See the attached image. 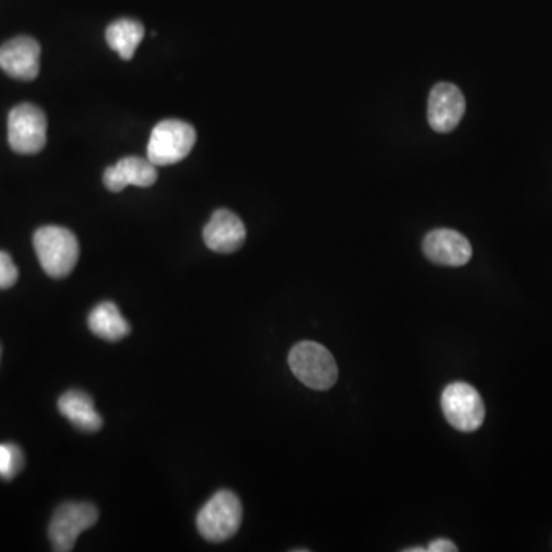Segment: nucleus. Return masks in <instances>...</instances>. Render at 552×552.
I'll return each mask as SVG.
<instances>
[{
    "instance_id": "nucleus-11",
    "label": "nucleus",
    "mask_w": 552,
    "mask_h": 552,
    "mask_svg": "<svg viewBox=\"0 0 552 552\" xmlns=\"http://www.w3.org/2000/svg\"><path fill=\"white\" fill-rule=\"evenodd\" d=\"M246 226L241 218L227 209L214 212L203 230V240L217 253H234L246 241Z\"/></svg>"
},
{
    "instance_id": "nucleus-14",
    "label": "nucleus",
    "mask_w": 552,
    "mask_h": 552,
    "mask_svg": "<svg viewBox=\"0 0 552 552\" xmlns=\"http://www.w3.org/2000/svg\"><path fill=\"white\" fill-rule=\"evenodd\" d=\"M88 326L94 335L111 342L120 341L131 332L129 322L123 318L119 307L111 301H105L91 310Z\"/></svg>"
},
{
    "instance_id": "nucleus-16",
    "label": "nucleus",
    "mask_w": 552,
    "mask_h": 552,
    "mask_svg": "<svg viewBox=\"0 0 552 552\" xmlns=\"http://www.w3.org/2000/svg\"><path fill=\"white\" fill-rule=\"evenodd\" d=\"M25 456L14 444H0V477L11 480L22 471Z\"/></svg>"
},
{
    "instance_id": "nucleus-4",
    "label": "nucleus",
    "mask_w": 552,
    "mask_h": 552,
    "mask_svg": "<svg viewBox=\"0 0 552 552\" xmlns=\"http://www.w3.org/2000/svg\"><path fill=\"white\" fill-rule=\"evenodd\" d=\"M197 143V132L181 120H165L151 132L148 158L155 166L175 165L188 157Z\"/></svg>"
},
{
    "instance_id": "nucleus-15",
    "label": "nucleus",
    "mask_w": 552,
    "mask_h": 552,
    "mask_svg": "<svg viewBox=\"0 0 552 552\" xmlns=\"http://www.w3.org/2000/svg\"><path fill=\"white\" fill-rule=\"evenodd\" d=\"M145 37V27L134 19H119L106 30V42L123 60H131Z\"/></svg>"
},
{
    "instance_id": "nucleus-3",
    "label": "nucleus",
    "mask_w": 552,
    "mask_h": 552,
    "mask_svg": "<svg viewBox=\"0 0 552 552\" xmlns=\"http://www.w3.org/2000/svg\"><path fill=\"white\" fill-rule=\"evenodd\" d=\"M243 520V506L229 490L215 493L197 516V528L209 542H226L237 534Z\"/></svg>"
},
{
    "instance_id": "nucleus-18",
    "label": "nucleus",
    "mask_w": 552,
    "mask_h": 552,
    "mask_svg": "<svg viewBox=\"0 0 552 552\" xmlns=\"http://www.w3.org/2000/svg\"><path fill=\"white\" fill-rule=\"evenodd\" d=\"M428 552H456L457 546L448 539H436L427 546Z\"/></svg>"
},
{
    "instance_id": "nucleus-12",
    "label": "nucleus",
    "mask_w": 552,
    "mask_h": 552,
    "mask_svg": "<svg viewBox=\"0 0 552 552\" xmlns=\"http://www.w3.org/2000/svg\"><path fill=\"white\" fill-rule=\"evenodd\" d=\"M157 166L149 158L126 157L106 169L103 183L111 192H120L128 186L149 188L157 181Z\"/></svg>"
},
{
    "instance_id": "nucleus-1",
    "label": "nucleus",
    "mask_w": 552,
    "mask_h": 552,
    "mask_svg": "<svg viewBox=\"0 0 552 552\" xmlns=\"http://www.w3.org/2000/svg\"><path fill=\"white\" fill-rule=\"evenodd\" d=\"M34 249L40 266L51 278H66L79 261L80 247L76 235L66 227L43 226L34 234Z\"/></svg>"
},
{
    "instance_id": "nucleus-7",
    "label": "nucleus",
    "mask_w": 552,
    "mask_h": 552,
    "mask_svg": "<svg viewBox=\"0 0 552 552\" xmlns=\"http://www.w3.org/2000/svg\"><path fill=\"white\" fill-rule=\"evenodd\" d=\"M99 510L92 503L68 502L57 508L50 523V540L54 551H73L77 537L96 525Z\"/></svg>"
},
{
    "instance_id": "nucleus-19",
    "label": "nucleus",
    "mask_w": 552,
    "mask_h": 552,
    "mask_svg": "<svg viewBox=\"0 0 552 552\" xmlns=\"http://www.w3.org/2000/svg\"><path fill=\"white\" fill-rule=\"evenodd\" d=\"M427 551V548H408L405 549V552H424Z\"/></svg>"
},
{
    "instance_id": "nucleus-10",
    "label": "nucleus",
    "mask_w": 552,
    "mask_h": 552,
    "mask_svg": "<svg viewBox=\"0 0 552 552\" xmlns=\"http://www.w3.org/2000/svg\"><path fill=\"white\" fill-rule=\"evenodd\" d=\"M0 68L17 80H34L40 71V45L33 37L19 36L0 46Z\"/></svg>"
},
{
    "instance_id": "nucleus-5",
    "label": "nucleus",
    "mask_w": 552,
    "mask_h": 552,
    "mask_svg": "<svg viewBox=\"0 0 552 552\" xmlns=\"http://www.w3.org/2000/svg\"><path fill=\"white\" fill-rule=\"evenodd\" d=\"M442 411L451 427L462 433H473L485 421V405L479 391L465 382H454L442 393Z\"/></svg>"
},
{
    "instance_id": "nucleus-13",
    "label": "nucleus",
    "mask_w": 552,
    "mask_h": 552,
    "mask_svg": "<svg viewBox=\"0 0 552 552\" xmlns=\"http://www.w3.org/2000/svg\"><path fill=\"white\" fill-rule=\"evenodd\" d=\"M59 411L74 427L86 433H96L102 428L103 421L91 396L85 391L69 390L60 396Z\"/></svg>"
},
{
    "instance_id": "nucleus-17",
    "label": "nucleus",
    "mask_w": 552,
    "mask_h": 552,
    "mask_svg": "<svg viewBox=\"0 0 552 552\" xmlns=\"http://www.w3.org/2000/svg\"><path fill=\"white\" fill-rule=\"evenodd\" d=\"M19 270L7 252H0V289H10L17 283Z\"/></svg>"
},
{
    "instance_id": "nucleus-9",
    "label": "nucleus",
    "mask_w": 552,
    "mask_h": 552,
    "mask_svg": "<svg viewBox=\"0 0 552 552\" xmlns=\"http://www.w3.org/2000/svg\"><path fill=\"white\" fill-rule=\"evenodd\" d=\"M422 249L425 257L439 266H465L473 255L470 241L453 229L431 230L425 237Z\"/></svg>"
},
{
    "instance_id": "nucleus-2",
    "label": "nucleus",
    "mask_w": 552,
    "mask_h": 552,
    "mask_svg": "<svg viewBox=\"0 0 552 552\" xmlns=\"http://www.w3.org/2000/svg\"><path fill=\"white\" fill-rule=\"evenodd\" d=\"M289 365L293 375L312 390H329L338 381L335 358L318 342H298L290 350Z\"/></svg>"
},
{
    "instance_id": "nucleus-6",
    "label": "nucleus",
    "mask_w": 552,
    "mask_h": 552,
    "mask_svg": "<svg viewBox=\"0 0 552 552\" xmlns=\"http://www.w3.org/2000/svg\"><path fill=\"white\" fill-rule=\"evenodd\" d=\"M46 122L42 109L22 103L8 115V142L17 154H39L46 145Z\"/></svg>"
},
{
    "instance_id": "nucleus-8",
    "label": "nucleus",
    "mask_w": 552,
    "mask_h": 552,
    "mask_svg": "<svg viewBox=\"0 0 552 552\" xmlns=\"http://www.w3.org/2000/svg\"><path fill=\"white\" fill-rule=\"evenodd\" d=\"M465 97L453 83H437L428 97V123L441 134L454 131L465 114Z\"/></svg>"
}]
</instances>
